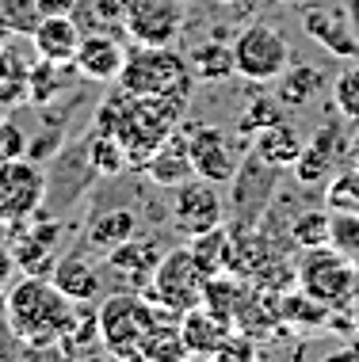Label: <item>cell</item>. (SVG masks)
I'll return each instance as SVG.
<instances>
[{"instance_id":"obj_1","label":"cell","mask_w":359,"mask_h":362,"mask_svg":"<svg viewBox=\"0 0 359 362\" xmlns=\"http://www.w3.org/2000/svg\"><path fill=\"white\" fill-rule=\"evenodd\" d=\"M188 111V95H134L119 88L96 111V130L115 134L130 156V168H142L164 141L176 134Z\"/></svg>"},{"instance_id":"obj_2","label":"cell","mask_w":359,"mask_h":362,"mask_svg":"<svg viewBox=\"0 0 359 362\" xmlns=\"http://www.w3.org/2000/svg\"><path fill=\"white\" fill-rule=\"evenodd\" d=\"M8 328L19 344L27 347H46L69 332L76 301H69L62 290L50 282V275H27L19 279L4 298Z\"/></svg>"},{"instance_id":"obj_3","label":"cell","mask_w":359,"mask_h":362,"mask_svg":"<svg viewBox=\"0 0 359 362\" xmlns=\"http://www.w3.org/2000/svg\"><path fill=\"white\" fill-rule=\"evenodd\" d=\"M191 73L188 57H180L172 46H138L126 54V65L119 73V88L134 95H188L191 100Z\"/></svg>"},{"instance_id":"obj_4","label":"cell","mask_w":359,"mask_h":362,"mask_svg":"<svg viewBox=\"0 0 359 362\" xmlns=\"http://www.w3.org/2000/svg\"><path fill=\"white\" fill-rule=\"evenodd\" d=\"M161 305L149 298H138L134 290H115L111 298H103L100 313V344L115 358H142V339L149 325L157 320Z\"/></svg>"},{"instance_id":"obj_5","label":"cell","mask_w":359,"mask_h":362,"mask_svg":"<svg viewBox=\"0 0 359 362\" xmlns=\"http://www.w3.org/2000/svg\"><path fill=\"white\" fill-rule=\"evenodd\" d=\"M295 286L306 298L321 301L325 309H336V305H348V298L359 286V275L352 259L325 244V248H309L302 256V263L295 267Z\"/></svg>"},{"instance_id":"obj_6","label":"cell","mask_w":359,"mask_h":362,"mask_svg":"<svg viewBox=\"0 0 359 362\" xmlns=\"http://www.w3.org/2000/svg\"><path fill=\"white\" fill-rule=\"evenodd\" d=\"M203 286H207V275H203V267L191 256V248H169L161 256V263L153 267L145 298L172 313H188L203 305Z\"/></svg>"},{"instance_id":"obj_7","label":"cell","mask_w":359,"mask_h":362,"mask_svg":"<svg viewBox=\"0 0 359 362\" xmlns=\"http://www.w3.org/2000/svg\"><path fill=\"white\" fill-rule=\"evenodd\" d=\"M234 50V69L252 84H271L279 81V73L290 65V46L279 35V27L271 23H249L241 27L237 38L229 42Z\"/></svg>"},{"instance_id":"obj_8","label":"cell","mask_w":359,"mask_h":362,"mask_svg":"<svg viewBox=\"0 0 359 362\" xmlns=\"http://www.w3.org/2000/svg\"><path fill=\"white\" fill-rule=\"evenodd\" d=\"M46 202V172L31 156L0 160V225L35 218Z\"/></svg>"},{"instance_id":"obj_9","label":"cell","mask_w":359,"mask_h":362,"mask_svg":"<svg viewBox=\"0 0 359 362\" xmlns=\"http://www.w3.org/2000/svg\"><path fill=\"white\" fill-rule=\"evenodd\" d=\"M188 19V0H122V31L138 46H172Z\"/></svg>"},{"instance_id":"obj_10","label":"cell","mask_w":359,"mask_h":362,"mask_svg":"<svg viewBox=\"0 0 359 362\" xmlns=\"http://www.w3.org/2000/svg\"><path fill=\"white\" fill-rule=\"evenodd\" d=\"M222 221H226V202L218 194V183L191 175L180 187H172V225H176L180 237L191 240Z\"/></svg>"},{"instance_id":"obj_11","label":"cell","mask_w":359,"mask_h":362,"mask_svg":"<svg viewBox=\"0 0 359 362\" xmlns=\"http://www.w3.org/2000/svg\"><path fill=\"white\" fill-rule=\"evenodd\" d=\"M92 180H96V168H92V156H89V134H84L81 141H73V145L54 153V168L46 175L42 210H65L69 202H76L92 187Z\"/></svg>"},{"instance_id":"obj_12","label":"cell","mask_w":359,"mask_h":362,"mask_svg":"<svg viewBox=\"0 0 359 362\" xmlns=\"http://www.w3.org/2000/svg\"><path fill=\"white\" fill-rule=\"evenodd\" d=\"M188 149L195 175L210 183H229L241 168V156H245V149L234 141V134H226L222 126H191Z\"/></svg>"},{"instance_id":"obj_13","label":"cell","mask_w":359,"mask_h":362,"mask_svg":"<svg viewBox=\"0 0 359 362\" xmlns=\"http://www.w3.org/2000/svg\"><path fill=\"white\" fill-rule=\"evenodd\" d=\"M275 164H268L264 156L256 153H245L241 156V168L229 183H234V202L237 210H245V233H252L260 210H268L271 194H275Z\"/></svg>"},{"instance_id":"obj_14","label":"cell","mask_w":359,"mask_h":362,"mask_svg":"<svg viewBox=\"0 0 359 362\" xmlns=\"http://www.w3.org/2000/svg\"><path fill=\"white\" fill-rule=\"evenodd\" d=\"M122 65H126V46L119 42V35H108V31L81 35V46H76V57H73V69L81 76H89L96 84H111L119 81Z\"/></svg>"},{"instance_id":"obj_15","label":"cell","mask_w":359,"mask_h":362,"mask_svg":"<svg viewBox=\"0 0 359 362\" xmlns=\"http://www.w3.org/2000/svg\"><path fill=\"white\" fill-rule=\"evenodd\" d=\"M161 256H164V248L157 244V237H130L119 248H111L103 259H108V267L115 275L126 279V290H142V286H149L153 267L161 263Z\"/></svg>"},{"instance_id":"obj_16","label":"cell","mask_w":359,"mask_h":362,"mask_svg":"<svg viewBox=\"0 0 359 362\" xmlns=\"http://www.w3.org/2000/svg\"><path fill=\"white\" fill-rule=\"evenodd\" d=\"M180 336L188 355L199 358H218V351L226 347V339L234 336V325L218 313H210L207 305H195L188 313H180Z\"/></svg>"},{"instance_id":"obj_17","label":"cell","mask_w":359,"mask_h":362,"mask_svg":"<svg viewBox=\"0 0 359 362\" xmlns=\"http://www.w3.org/2000/svg\"><path fill=\"white\" fill-rule=\"evenodd\" d=\"M31 46H35L38 57H46V62L73 65L76 46H81V27H76V19L69 12H50V16H42L35 23Z\"/></svg>"},{"instance_id":"obj_18","label":"cell","mask_w":359,"mask_h":362,"mask_svg":"<svg viewBox=\"0 0 359 362\" xmlns=\"http://www.w3.org/2000/svg\"><path fill=\"white\" fill-rule=\"evenodd\" d=\"M50 282L69 301H92L103 286V275H100V263H96L84 248H76V252H69V256L54 259Z\"/></svg>"},{"instance_id":"obj_19","label":"cell","mask_w":359,"mask_h":362,"mask_svg":"<svg viewBox=\"0 0 359 362\" xmlns=\"http://www.w3.org/2000/svg\"><path fill=\"white\" fill-rule=\"evenodd\" d=\"M134 229H138V218H134V210H126V206L100 210L89 225H84L81 248H84V252H100V256H108L111 248H119L122 240L134 237Z\"/></svg>"},{"instance_id":"obj_20","label":"cell","mask_w":359,"mask_h":362,"mask_svg":"<svg viewBox=\"0 0 359 362\" xmlns=\"http://www.w3.org/2000/svg\"><path fill=\"white\" fill-rule=\"evenodd\" d=\"M302 27L309 38L325 46V50L341 54V57H359V38H355V23L344 16H333L329 8H306L302 12Z\"/></svg>"},{"instance_id":"obj_21","label":"cell","mask_w":359,"mask_h":362,"mask_svg":"<svg viewBox=\"0 0 359 362\" xmlns=\"http://www.w3.org/2000/svg\"><path fill=\"white\" fill-rule=\"evenodd\" d=\"M142 172L149 175V183H157V187H180L183 180H191L195 168H191L188 134H172V138L142 164Z\"/></svg>"},{"instance_id":"obj_22","label":"cell","mask_w":359,"mask_h":362,"mask_svg":"<svg viewBox=\"0 0 359 362\" xmlns=\"http://www.w3.org/2000/svg\"><path fill=\"white\" fill-rule=\"evenodd\" d=\"M191 256H195V263L203 267V275H234V259H237V240L234 233L226 229V225H215V229L199 233V237H191Z\"/></svg>"},{"instance_id":"obj_23","label":"cell","mask_w":359,"mask_h":362,"mask_svg":"<svg viewBox=\"0 0 359 362\" xmlns=\"http://www.w3.org/2000/svg\"><path fill=\"white\" fill-rule=\"evenodd\" d=\"M252 153L264 156L268 164H275V168H295L298 153H302V138H298L290 126L279 119V122H268L256 130V138H252Z\"/></svg>"},{"instance_id":"obj_24","label":"cell","mask_w":359,"mask_h":362,"mask_svg":"<svg viewBox=\"0 0 359 362\" xmlns=\"http://www.w3.org/2000/svg\"><path fill=\"white\" fill-rule=\"evenodd\" d=\"M27 73H31V62L19 50H12V42H0V111L27 103V92H31Z\"/></svg>"},{"instance_id":"obj_25","label":"cell","mask_w":359,"mask_h":362,"mask_svg":"<svg viewBox=\"0 0 359 362\" xmlns=\"http://www.w3.org/2000/svg\"><path fill=\"white\" fill-rule=\"evenodd\" d=\"M333 141H336V126H325L314 141L302 145V153H298V160H295V175L302 183L329 180V172H333V156H336V149H329Z\"/></svg>"},{"instance_id":"obj_26","label":"cell","mask_w":359,"mask_h":362,"mask_svg":"<svg viewBox=\"0 0 359 362\" xmlns=\"http://www.w3.org/2000/svg\"><path fill=\"white\" fill-rule=\"evenodd\" d=\"M81 35H92V31H108V35H119L122 31V0H76L73 12Z\"/></svg>"},{"instance_id":"obj_27","label":"cell","mask_w":359,"mask_h":362,"mask_svg":"<svg viewBox=\"0 0 359 362\" xmlns=\"http://www.w3.org/2000/svg\"><path fill=\"white\" fill-rule=\"evenodd\" d=\"M317 88H325V73L314 69V65H295V69L279 73V88H275V100L283 107H298L306 103L309 95H317Z\"/></svg>"},{"instance_id":"obj_28","label":"cell","mask_w":359,"mask_h":362,"mask_svg":"<svg viewBox=\"0 0 359 362\" xmlns=\"http://www.w3.org/2000/svg\"><path fill=\"white\" fill-rule=\"evenodd\" d=\"M89 156H92V168L100 180H111V175H122L130 168V156H126V149L119 145V138L96 130V126L89 130Z\"/></svg>"},{"instance_id":"obj_29","label":"cell","mask_w":359,"mask_h":362,"mask_svg":"<svg viewBox=\"0 0 359 362\" xmlns=\"http://www.w3.org/2000/svg\"><path fill=\"white\" fill-rule=\"evenodd\" d=\"M188 65L199 81H226L234 76V50L226 42H199L195 50L188 54Z\"/></svg>"},{"instance_id":"obj_30","label":"cell","mask_w":359,"mask_h":362,"mask_svg":"<svg viewBox=\"0 0 359 362\" xmlns=\"http://www.w3.org/2000/svg\"><path fill=\"white\" fill-rule=\"evenodd\" d=\"M62 69H69V65H54L46 62V57H35L31 62V73H27V100L35 107H46L57 100V92H62Z\"/></svg>"},{"instance_id":"obj_31","label":"cell","mask_w":359,"mask_h":362,"mask_svg":"<svg viewBox=\"0 0 359 362\" xmlns=\"http://www.w3.org/2000/svg\"><path fill=\"white\" fill-rule=\"evenodd\" d=\"M329 248L359 263V210H333L329 214Z\"/></svg>"},{"instance_id":"obj_32","label":"cell","mask_w":359,"mask_h":362,"mask_svg":"<svg viewBox=\"0 0 359 362\" xmlns=\"http://www.w3.org/2000/svg\"><path fill=\"white\" fill-rule=\"evenodd\" d=\"M290 244L295 248H325L329 244V214L321 210H309V214H298L295 225H290Z\"/></svg>"},{"instance_id":"obj_33","label":"cell","mask_w":359,"mask_h":362,"mask_svg":"<svg viewBox=\"0 0 359 362\" xmlns=\"http://www.w3.org/2000/svg\"><path fill=\"white\" fill-rule=\"evenodd\" d=\"M333 103H336V111H341L348 122H359V65L344 69L333 81Z\"/></svg>"},{"instance_id":"obj_34","label":"cell","mask_w":359,"mask_h":362,"mask_svg":"<svg viewBox=\"0 0 359 362\" xmlns=\"http://www.w3.org/2000/svg\"><path fill=\"white\" fill-rule=\"evenodd\" d=\"M0 19L12 27V35H31L42 12H38V0H0Z\"/></svg>"},{"instance_id":"obj_35","label":"cell","mask_w":359,"mask_h":362,"mask_svg":"<svg viewBox=\"0 0 359 362\" xmlns=\"http://www.w3.org/2000/svg\"><path fill=\"white\" fill-rule=\"evenodd\" d=\"M27 141H31V134H27L16 119H4V115H0V160L27 156Z\"/></svg>"},{"instance_id":"obj_36","label":"cell","mask_w":359,"mask_h":362,"mask_svg":"<svg viewBox=\"0 0 359 362\" xmlns=\"http://www.w3.org/2000/svg\"><path fill=\"white\" fill-rule=\"evenodd\" d=\"M329 206L333 210H359V172L341 175L329 191Z\"/></svg>"},{"instance_id":"obj_37","label":"cell","mask_w":359,"mask_h":362,"mask_svg":"<svg viewBox=\"0 0 359 362\" xmlns=\"http://www.w3.org/2000/svg\"><path fill=\"white\" fill-rule=\"evenodd\" d=\"M245 119H249L245 122L249 130H260V126H268V122H279V107H271V100H260L245 111Z\"/></svg>"},{"instance_id":"obj_38","label":"cell","mask_w":359,"mask_h":362,"mask_svg":"<svg viewBox=\"0 0 359 362\" xmlns=\"http://www.w3.org/2000/svg\"><path fill=\"white\" fill-rule=\"evenodd\" d=\"M16 256H12V248H8V244H0V290L8 286V282H12V275H16Z\"/></svg>"},{"instance_id":"obj_39","label":"cell","mask_w":359,"mask_h":362,"mask_svg":"<svg viewBox=\"0 0 359 362\" xmlns=\"http://www.w3.org/2000/svg\"><path fill=\"white\" fill-rule=\"evenodd\" d=\"M76 0H38V12L50 16V12H73Z\"/></svg>"},{"instance_id":"obj_40","label":"cell","mask_w":359,"mask_h":362,"mask_svg":"<svg viewBox=\"0 0 359 362\" xmlns=\"http://www.w3.org/2000/svg\"><path fill=\"white\" fill-rule=\"evenodd\" d=\"M0 42H12V27H8L4 19H0Z\"/></svg>"},{"instance_id":"obj_41","label":"cell","mask_w":359,"mask_h":362,"mask_svg":"<svg viewBox=\"0 0 359 362\" xmlns=\"http://www.w3.org/2000/svg\"><path fill=\"white\" fill-rule=\"evenodd\" d=\"M222 4H252V0H222Z\"/></svg>"},{"instance_id":"obj_42","label":"cell","mask_w":359,"mask_h":362,"mask_svg":"<svg viewBox=\"0 0 359 362\" xmlns=\"http://www.w3.org/2000/svg\"><path fill=\"white\" fill-rule=\"evenodd\" d=\"M283 4H302V0H283Z\"/></svg>"}]
</instances>
